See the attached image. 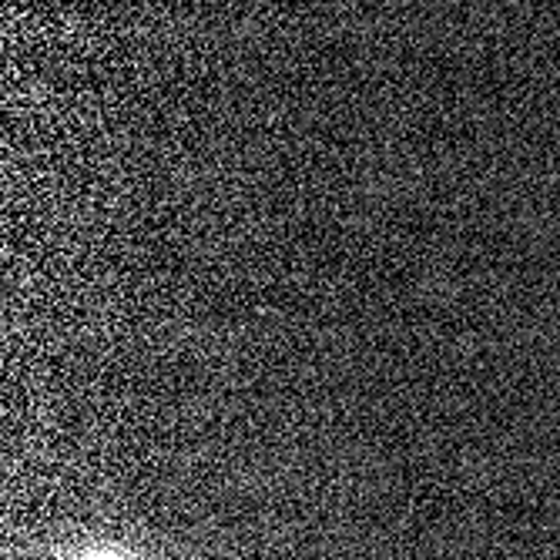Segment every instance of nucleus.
I'll use <instances>...</instances> for the list:
<instances>
[{"label": "nucleus", "mask_w": 560, "mask_h": 560, "mask_svg": "<svg viewBox=\"0 0 560 560\" xmlns=\"http://www.w3.org/2000/svg\"><path fill=\"white\" fill-rule=\"evenodd\" d=\"M84 560H115V557H84Z\"/></svg>", "instance_id": "f257e3e1"}]
</instances>
